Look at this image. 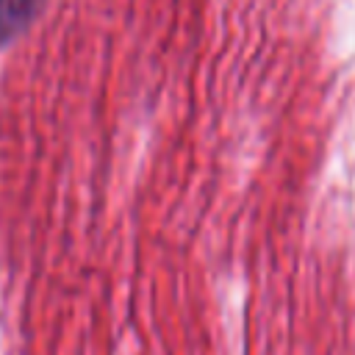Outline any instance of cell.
Wrapping results in <instances>:
<instances>
[{
  "label": "cell",
  "instance_id": "6da1fadb",
  "mask_svg": "<svg viewBox=\"0 0 355 355\" xmlns=\"http://www.w3.org/2000/svg\"><path fill=\"white\" fill-rule=\"evenodd\" d=\"M42 0H0V44L19 33L36 14Z\"/></svg>",
  "mask_w": 355,
  "mask_h": 355
}]
</instances>
